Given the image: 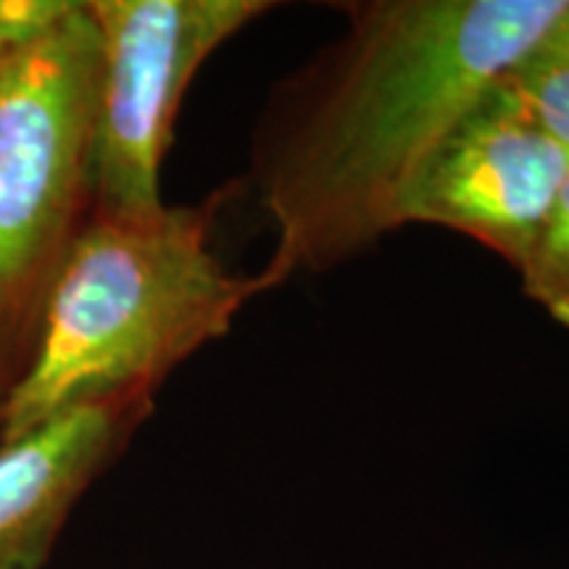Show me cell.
<instances>
[{
  "label": "cell",
  "mask_w": 569,
  "mask_h": 569,
  "mask_svg": "<svg viewBox=\"0 0 569 569\" xmlns=\"http://www.w3.org/2000/svg\"><path fill=\"white\" fill-rule=\"evenodd\" d=\"M519 274L525 293L569 327V172Z\"/></svg>",
  "instance_id": "8"
},
{
  "label": "cell",
  "mask_w": 569,
  "mask_h": 569,
  "mask_svg": "<svg viewBox=\"0 0 569 569\" xmlns=\"http://www.w3.org/2000/svg\"><path fill=\"white\" fill-rule=\"evenodd\" d=\"M3 53H9V48H3L0 46V56ZM6 398H9V388L3 386V382H0V411H3V403H6Z\"/></svg>",
  "instance_id": "9"
},
{
  "label": "cell",
  "mask_w": 569,
  "mask_h": 569,
  "mask_svg": "<svg viewBox=\"0 0 569 569\" xmlns=\"http://www.w3.org/2000/svg\"><path fill=\"white\" fill-rule=\"evenodd\" d=\"M153 403H88L0 443V569H42L69 511Z\"/></svg>",
  "instance_id": "6"
},
{
  "label": "cell",
  "mask_w": 569,
  "mask_h": 569,
  "mask_svg": "<svg viewBox=\"0 0 569 569\" xmlns=\"http://www.w3.org/2000/svg\"><path fill=\"white\" fill-rule=\"evenodd\" d=\"M525 117L569 148V3L561 17L498 80Z\"/></svg>",
  "instance_id": "7"
},
{
  "label": "cell",
  "mask_w": 569,
  "mask_h": 569,
  "mask_svg": "<svg viewBox=\"0 0 569 569\" xmlns=\"http://www.w3.org/2000/svg\"><path fill=\"white\" fill-rule=\"evenodd\" d=\"M101 38L71 0L0 56V382L17 386L63 261L92 213Z\"/></svg>",
  "instance_id": "3"
},
{
  "label": "cell",
  "mask_w": 569,
  "mask_h": 569,
  "mask_svg": "<svg viewBox=\"0 0 569 569\" xmlns=\"http://www.w3.org/2000/svg\"><path fill=\"white\" fill-rule=\"evenodd\" d=\"M569 0H372L284 92L256 151L277 227L264 280L322 272L401 227L411 182Z\"/></svg>",
  "instance_id": "1"
},
{
  "label": "cell",
  "mask_w": 569,
  "mask_h": 569,
  "mask_svg": "<svg viewBox=\"0 0 569 569\" xmlns=\"http://www.w3.org/2000/svg\"><path fill=\"white\" fill-rule=\"evenodd\" d=\"M569 172V148L490 88L411 182L403 224H438L519 269Z\"/></svg>",
  "instance_id": "5"
},
{
  "label": "cell",
  "mask_w": 569,
  "mask_h": 569,
  "mask_svg": "<svg viewBox=\"0 0 569 569\" xmlns=\"http://www.w3.org/2000/svg\"><path fill=\"white\" fill-rule=\"evenodd\" d=\"M101 38L92 213L159 211L161 163L184 90L217 48L272 9L264 0H88Z\"/></svg>",
  "instance_id": "4"
},
{
  "label": "cell",
  "mask_w": 569,
  "mask_h": 569,
  "mask_svg": "<svg viewBox=\"0 0 569 569\" xmlns=\"http://www.w3.org/2000/svg\"><path fill=\"white\" fill-rule=\"evenodd\" d=\"M224 193L146 217H96L48 298L27 372L0 411V443L88 403H153L161 382L230 332L267 290L264 274L222 264L211 230Z\"/></svg>",
  "instance_id": "2"
}]
</instances>
